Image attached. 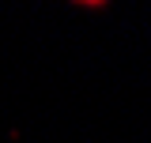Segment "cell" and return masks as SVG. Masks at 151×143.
Returning <instances> with one entry per match:
<instances>
[{
    "label": "cell",
    "mask_w": 151,
    "mask_h": 143,
    "mask_svg": "<svg viewBox=\"0 0 151 143\" xmlns=\"http://www.w3.org/2000/svg\"><path fill=\"white\" fill-rule=\"evenodd\" d=\"M72 4H83V8H102L106 0H72Z\"/></svg>",
    "instance_id": "6da1fadb"
}]
</instances>
